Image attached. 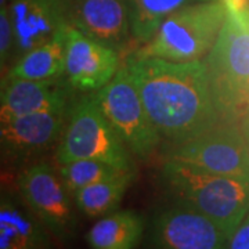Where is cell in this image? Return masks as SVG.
I'll list each match as a JSON object with an SVG mask.
<instances>
[{
  "label": "cell",
  "mask_w": 249,
  "mask_h": 249,
  "mask_svg": "<svg viewBox=\"0 0 249 249\" xmlns=\"http://www.w3.org/2000/svg\"><path fill=\"white\" fill-rule=\"evenodd\" d=\"M18 190L52 235L60 241L73 238L78 222L71 193L53 166L39 162L24 169L18 176Z\"/></svg>",
  "instance_id": "ba28073f"
},
{
  "label": "cell",
  "mask_w": 249,
  "mask_h": 249,
  "mask_svg": "<svg viewBox=\"0 0 249 249\" xmlns=\"http://www.w3.org/2000/svg\"><path fill=\"white\" fill-rule=\"evenodd\" d=\"M14 47L19 54L52 40L70 24L71 4L67 0H13L9 4Z\"/></svg>",
  "instance_id": "7c38bea8"
},
{
  "label": "cell",
  "mask_w": 249,
  "mask_h": 249,
  "mask_svg": "<svg viewBox=\"0 0 249 249\" xmlns=\"http://www.w3.org/2000/svg\"><path fill=\"white\" fill-rule=\"evenodd\" d=\"M58 173L72 196L83 187L126 172L100 160H76L58 165Z\"/></svg>",
  "instance_id": "ffe728a7"
},
{
  "label": "cell",
  "mask_w": 249,
  "mask_h": 249,
  "mask_svg": "<svg viewBox=\"0 0 249 249\" xmlns=\"http://www.w3.org/2000/svg\"><path fill=\"white\" fill-rule=\"evenodd\" d=\"M229 235L216 223L190 205L175 202L152 217L148 245L162 249L227 248Z\"/></svg>",
  "instance_id": "9c48e42d"
},
{
  "label": "cell",
  "mask_w": 249,
  "mask_h": 249,
  "mask_svg": "<svg viewBox=\"0 0 249 249\" xmlns=\"http://www.w3.org/2000/svg\"><path fill=\"white\" fill-rule=\"evenodd\" d=\"M227 248L230 249H249V212L245 214L242 222L237 226L231 237L229 238Z\"/></svg>",
  "instance_id": "7402d4cb"
},
{
  "label": "cell",
  "mask_w": 249,
  "mask_h": 249,
  "mask_svg": "<svg viewBox=\"0 0 249 249\" xmlns=\"http://www.w3.org/2000/svg\"><path fill=\"white\" fill-rule=\"evenodd\" d=\"M205 64L222 122H240L249 112V11H227Z\"/></svg>",
  "instance_id": "3957f363"
},
{
  "label": "cell",
  "mask_w": 249,
  "mask_h": 249,
  "mask_svg": "<svg viewBox=\"0 0 249 249\" xmlns=\"http://www.w3.org/2000/svg\"><path fill=\"white\" fill-rule=\"evenodd\" d=\"M118 50L70 24L65 32V78L75 90L98 91L115 76Z\"/></svg>",
  "instance_id": "8fae6325"
},
{
  "label": "cell",
  "mask_w": 249,
  "mask_h": 249,
  "mask_svg": "<svg viewBox=\"0 0 249 249\" xmlns=\"http://www.w3.org/2000/svg\"><path fill=\"white\" fill-rule=\"evenodd\" d=\"M206 0H129L132 36L139 43H147L157 29L176 10Z\"/></svg>",
  "instance_id": "d6986e66"
},
{
  "label": "cell",
  "mask_w": 249,
  "mask_h": 249,
  "mask_svg": "<svg viewBox=\"0 0 249 249\" xmlns=\"http://www.w3.org/2000/svg\"><path fill=\"white\" fill-rule=\"evenodd\" d=\"M240 126L242 133H244V137H245V140H247V144H248L249 147V112L241 119Z\"/></svg>",
  "instance_id": "cb8c5ba5"
},
{
  "label": "cell",
  "mask_w": 249,
  "mask_h": 249,
  "mask_svg": "<svg viewBox=\"0 0 249 249\" xmlns=\"http://www.w3.org/2000/svg\"><path fill=\"white\" fill-rule=\"evenodd\" d=\"M229 13L249 11V0H220Z\"/></svg>",
  "instance_id": "603a6c76"
},
{
  "label": "cell",
  "mask_w": 249,
  "mask_h": 249,
  "mask_svg": "<svg viewBox=\"0 0 249 249\" xmlns=\"http://www.w3.org/2000/svg\"><path fill=\"white\" fill-rule=\"evenodd\" d=\"M160 136L178 145L223 124L205 60L169 61L132 54L124 64Z\"/></svg>",
  "instance_id": "6da1fadb"
},
{
  "label": "cell",
  "mask_w": 249,
  "mask_h": 249,
  "mask_svg": "<svg viewBox=\"0 0 249 249\" xmlns=\"http://www.w3.org/2000/svg\"><path fill=\"white\" fill-rule=\"evenodd\" d=\"M144 220L133 211H116L103 216L86 234L89 247L94 249H132L140 244Z\"/></svg>",
  "instance_id": "2e32d148"
},
{
  "label": "cell",
  "mask_w": 249,
  "mask_h": 249,
  "mask_svg": "<svg viewBox=\"0 0 249 249\" xmlns=\"http://www.w3.org/2000/svg\"><path fill=\"white\" fill-rule=\"evenodd\" d=\"M133 178L134 172H122L114 178L83 187L73 194L75 204L82 213L89 217L106 216L121 204Z\"/></svg>",
  "instance_id": "ac0fdd59"
},
{
  "label": "cell",
  "mask_w": 249,
  "mask_h": 249,
  "mask_svg": "<svg viewBox=\"0 0 249 249\" xmlns=\"http://www.w3.org/2000/svg\"><path fill=\"white\" fill-rule=\"evenodd\" d=\"M14 47V31L10 17L9 6L0 7V65L4 70V65L9 60L10 54Z\"/></svg>",
  "instance_id": "44dd1931"
},
{
  "label": "cell",
  "mask_w": 249,
  "mask_h": 249,
  "mask_svg": "<svg viewBox=\"0 0 249 249\" xmlns=\"http://www.w3.org/2000/svg\"><path fill=\"white\" fill-rule=\"evenodd\" d=\"M168 160L249 184V147L240 122H223L191 140L173 145Z\"/></svg>",
  "instance_id": "52a82bcc"
},
{
  "label": "cell",
  "mask_w": 249,
  "mask_h": 249,
  "mask_svg": "<svg viewBox=\"0 0 249 249\" xmlns=\"http://www.w3.org/2000/svg\"><path fill=\"white\" fill-rule=\"evenodd\" d=\"M68 124V109L40 111L0 122L3 160L21 163L49 151L61 142Z\"/></svg>",
  "instance_id": "30bf717a"
},
{
  "label": "cell",
  "mask_w": 249,
  "mask_h": 249,
  "mask_svg": "<svg viewBox=\"0 0 249 249\" xmlns=\"http://www.w3.org/2000/svg\"><path fill=\"white\" fill-rule=\"evenodd\" d=\"M70 22L115 50L124 49L132 35L129 0H72Z\"/></svg>",
  "instance_id": "5bb4252c"
},
{
  "label": "cell",
  "mask_w": 249,
  "mask_h": 249,
  "mask_svg": "<svg viewBox=\"0 0 249 249\" xmlns=\"http://www.w3.org/2000/svg\"><path fill=\"white\" fill-rule=\"evenodd\" d=\"M72 90L64 76L52 79L3 78L0 94V119H10L40 111L68 109Z\"/></svg>",
  "instance_id": "4fadbf2b"
},
{
  "label": "cell",
  "mask_w": 249,
  "mask_h": 249,
  "mask_svg": "<svg viewBox=\"0 0 249 249\" xmlns=\"http://www.w3.org/2000/svg\"><path fill=\"white\" fill-rule=\"evenodd\" d=\"M226 16L220 0L187 4L165 18L155 35L134 54L178 62L202 60L216 43Z\"/></svg>",
  "instance_id": "277c9868"
},
{
  "label": "cell",
  "mask_w": 249,
  "mask_h": 249,
  "mask_svg": "<svg viewBox=\"0 0 249 249\" xmlns=\"http://www.w3.org/2000/svg\"><path fill=\"white\" fill-rule=\"evenodd\" d=\"M55 160L58 165L76 160H100L118 169L134 172L132 152L109 124L94 96L71 107Z\"/></svg>",
  "instance_id": "5b68a950"
},
{
  "label": "cell",
  "mask_w": 249,
  "mask_h": 249,
  "mask_svg": "<svg viewBox=\"0 0 249 249\" xmlns=\"http://www.w3.org/2000/svg\"><path fill=\"white\" fill-rule=\"evenodd\" d=\"M71 24V22H70ZM67 24L52 40L22 54L3 78L52 79L65 75V32Z\"/></svg>",
  "instance_id": "e0dca14e"
},
{
  "label": "cell",
  "mask_w": 249,
  "mask_h": 249,
  "mask_svg": "<svg viewBox=\"0 0 249 249\" xmlns=\"http://www.w3.org/2000/svg\"><path fill=\"white\" fill-rule=\"evenodd\" d=\"M49 230L25 202L9 194L0 201V249L43 248L50 244Z\"/></svg>",
  "instance_id": "9a60e30c"
},
{
  "label": "cell",
  "mask_w": 249,
  "mask_h": 249,
  "mask_svg": "<svg viewBox=\"0 0 249 249\" xmlns=\"http://www.w3.org/2000/svg\"><path fill=\"white\" fill-rule=\"evenodd\" d=\"M160 178L175 202L190 205L206 214L229 238L249 212V184L242 180L173 160L163 163Z\"/></svg>",
  "instance_id": "7a4b0ae2"
},
{
  "label": "cell",
  "mask_w": 249,
  "mask_h": 249,
  "mask_svg": "<svg viewBox=\"0 0 249 249\" xmlns=\"http://www.w3.org/2000/svg\"><path fill=\"white\" fill-rule=\"evenodd\" d=\"M94 98L132 155L140 160L151 158L162 137L152 124L126 67L118 70Z\"/></svg>",
  "instance_id": "8992f818"
}]
</instances>
